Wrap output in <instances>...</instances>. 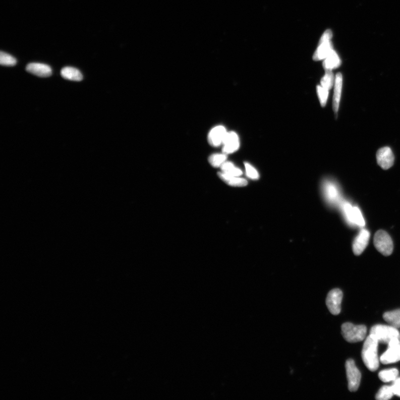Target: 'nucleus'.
Here are the masks:
<instances>
[{"instance_id": "f257e3e1", "label": "nucleus", "mask_w": 400, "mask_h": 400, "mask_svg": "<svg viewBox=\"0 0 400 400\" xmlns=\"http://www.w3.org/2000/svg\"><path fill=\"white\" fill-rule=\"evenodd\" d=\"M378 345H379V341L370 335L366 338L363 345V360L367 368L371 371L377 370L379 367Z\"/></svg>"}, {"instance_id": "f03ea898", "label": "nucleus", "mask_w": 400, "mask_h": 400, "mask_svg": "<svg viewBox=\"0 0 400 400\" xmlns=\"http://www.w3.org/2000/svg\"><path fill=\"white\" fill-rule=\"evenodd\" d=\"M370 333L379 342L387 344L400 335L397 328L391 325H376L371 328Z\"/></svg>"}, {"instance_id": "7ed1b4c3", "label": "nucleus", "mask_w": 400, "mask_h": 400, "mask_svg": "<svg viewBox=\"0 0 400 400\" xmlns=\"http://www.w3.org/2000/svg\"><path fill=\"white\" fill-rule=\"evenodd\" d=\"M342 335L349 342L355 343L362 341L367 333V328L364 325H355L352 323H345L341 326Z\"/></svg>"}, {"instance_id": "20e7f679", "label": "nucleus", "mask_w": 400, "mask_h": 400, "mask_svg": "<svg viewBox=\"0 0 400 400\" xmlns=\"http://www.w3.org/2000/svg\"><path fill=\"white\" fill-rule=\"evenodd\" d=\"M374 243L377 250L383 255L388 256L392 254L393 250L392 240L387 232L379 230L375 234Z\"/></svg>"}, {"instance_id": "39448f33", "label": "nucleus", "mask_w": 400, "mask_h": 400, "mask_svg": "<svg viewBox=\"0 0 400 400\" xmlns=\"http://www.w3.org/2000/svg\"><path fill=\"white\" fill-rule=\"evenodd\" d=\"M332 36L331 30H327L322 36L319 46L315 52L313 59L315 61H319L326 59L332 50V45L331 39Z\"/></svg>"}, {"instance_id": "423d86ee", "label": "nucleus", "mask_w": 400, "mask_h": 400, "mask_svg": "<svg viewBox=\"0 0 400 400\" xmlns=\"http://www.w3.org/2000/svg\"><path fill=\"white\" fill-rule=\"evenodd\" d=\"M400 361V339L395 338L388 344V349L380 358L383 364H389Z\"/></svg>"}, {"instance_id": "0eeeda50", "label": "nucleus", "mask_w": 400, "mask_h": 400, "mask_svg": "<svg viewBox=\"0 0 400 400\" xmlns=\"http://www.w3.org/2000/svg\"><path fill=\"white\" fill-rule=\"evenodd\" d=\"M346 370L349 390L353 392L357 391L360 386L361 375L353 359L347 361Z\"/></svg>"}, {"instance_id": "6e6552de", "label": "nucleus", "mask_w": 400, "mask_h": 400, "mask_svg": "<svg viewBox=\"0 0 400 400\" xmlns=\"http://www.w3.org/2000/svg\"><path fill=\"white\" fill-rule=\"evenodd\" d=\"M343 294L341 290L333 289L328 293L326 303L328 310L332 315H337L340 313Z\"/></svg>"}, {"instance_id": "1a4fd4ad", "label": "nucleus", "mask_w": 400, "mask_h": 400, "mask_svg": "<svg viewBox=\"0 0 400 400\" xmlns=\"http://www.w3.org/2000/svg\"><path fill=\"white\" fill-rule=\"evenodd\" d=\"M322 189L325 200L330 204H336L339 199L338 188L336 184L330 180L323 182Z\"/></svg>"}, {"instance_id": "9d476101", "label": "nucleus", "mask_w": 400, "mask_h": 400, "mask_svg": "<svg viewBox=\"0 0 400 400\" xmlns=\"http://www.w3.org/2000/svg\"><path fill=\"white\" fill-rule=\"evenodd\" d=\"M343 210L348 220L351 222L358 224L360 226H364L365 222L359 208L353 207L348 202L343 205Z\"/></svg>"}, {"instance_id": "9b49d317", "label": "nucleus", "mask_w": 400, "mask_h": 400, "mask_svg": "<svg viewBox=\"0 0 400 400\" xmlns=\"http://www.w3.org/2000/svg\"><path fill=\"white\" fill-rule=\"evenodd\" d=\"M376 158L378 164L383 169L391 168L394 161L393 153L389 147H384L378 150Z\"/></svg>"}, {"instance_id": "f8f14e48", "label": "nucleus", "mask_w": 400, "mask_h": 400, "mask_svg": "<svg viewBox=\"0 0 400 400\" xmlns=\"http://www.w3.org/2000/svg\"><path fill=\"white\" fill-rule=\"evenodd\" d=\"M370 234L366 229L361 230L353 244L354 253L356 256L360 255L366 249L369 244Z\"/></svg>"}, {"instance_id": "ddd939ff", "label": "nucleus", "mask_w": 400, "mask_h": 400, "mask_svg": "<svg viewBox=\"0 0 400 400\" xmlns=\"http://www.w3.org/2000/svg\"><path fill=\"white\" fill-rule=\"evenodd\" d=\"M222 145L223 153L226 155L237 151L240 147V140L238 134L234 131L227 133Z\"/></svg>"}, {"instance_id": "4468645a", "label": "nucleus", "mask_w": 400, "mask_h": 400, "mask_svg": "<svg viewBox=\"0 0 400 400\" xmlns=\"http://www.w3.org/2000/svg\"><path fill=\"white\" fill-rule=\"evenodd\" d=\"M227 133L226 129L222 126H217L210 131L208 135V142L213 147L220 146L222 145Z\"/></svg>"}, {"instance_id": "2eb2a0df", "label": "nucleus", "mask_w": 400, "mask_h": 400, "mask_svg": "<svg viewBox=\"0 0 400 400\" xmlns=\"http://www.w3.org/2000/svg\"><path fill=\"white\" fill-rule=\"evenodd\" d=\"M26 71L40 78H47L52 75V69L49 66L40 63H30L27 65Z\"/></svg>"}, {"instance_id": "dca6fc26", "label": "nucleus", "mask_w": 400, "mask_h": 400, "mask_svg": "<svg viewBox=\"0 0 400 400\" xmlns=\"http://www.w3.org/2000/svg\"><path fill=\"white\" fill-rule=\"evenodd\" d=\"M342 75L341 73L337 74L334 84V95L333 98V109L336 113L338 112L339 103H340L342 88Z\"/></svg>"}, {"instance_id": "f3484780", "label": "nucleus", "mask_w": 400, "mask_h": 400, "mask_svg": "<svg viewBox=\"0 0 400 400\" xmlns=\"http://www.w3.org/2000/svg\"><path fill=\"white\" fill-rule=\"evenodd\" d=\"M341 64L340 59H339L336 52L332 50L325 59L324 63H323V67H324L326 71H332L333 69L338 68Z\"/></svg>"}, {"instance_id": "a211bd4d", "label": "nucleus", "mask_w": 400, "mask_h": 400, "mask_svg": "<svg viewBox=\"0 0 400 400\" xmlns=\"http://www.w3.org/2000/svg\"><path fill=\"white\" fill-rule=\"evenodd\" d=\"M218 175L219 178L223 181L224 182L230 186L242 187V186H245L248 184L247 180L244 178L229 176V175L222 172L218 173Z\"/></svg>"}, {"instance_id": "6ab92c4d", "label": "nucleus", "mask_w": 400, "mask_h": 400, "mask_svg": "<svg viewBox=\"0 0 400 400\" xmlns=\"http://www.w3.org/2000/svg\"><path fill=\"white\" fill-rule=\"evenodd\" d=\"M61 75L65 79L80 81L83 79V75L80 71L72 67H65L61 71Z\"/></svg>"}, {"instance_id": "aec40b11", "label": "nucleus", "mask_w": 400, "mask_h": 400, "mask_svg": "<svg viewBox=\"0 0 400 400\" xmlns=\"http://www.w3.org/2000/svg\"><path fill=\"white\" fill-rule=\"evenodd\" d=\"M384 319L391 326L400 327V309L385 312L383 316Z\"/></svg>"}, {"instance_id": "412c9836", "label": "nucleus", "mask_w": 400, "mask_h": 400, "mask_svg": "<svg viewBox=\"0 0 400 400\" xmlns=\"http://www.w3.org/2000/svg\"><path fill=\"white\" fill-rule=\"evenodd\" d=\"M220 168L222 173L226 174L229 176L240 177L243 174L242 169L235 166L234 163L231 162L226 161L224 162Z\"/></svg>"}, {"instance_id": "4be33fe9", "label": "nucleus", "mask_w": 400, "mask_h": 400, "mask_svg": "<svg viewBox=\"0 0 400 400\" xmlns=\"http://www.w3.org/2000/svg\"><path fill=\"white\" fill-rule=\"evenodd\" d=\"M398 371L396 369L384 370L379 372V377L383 382H393L398 377Z\"/></svg>"}, {"instance_id": "5701e85b", "label": "nucleus", "mask_w": 400, "mask_h": 400, "mask_svg": "<svg viewBox=\"0 0 400 400\" xmlns=\"http://www.w3.org/2000/svg\"><path fill=\"white\" fill-rule=\"evenodd\" d=\"M227 158V156L225 153H215L210 156L209 162L213 167H220L222 164L226 161Z\"/></svg>"}, {"instance_id": "b1692460", "label": "nucleus", "mask_w": 400, "mask_h": 400, "mask_svg": "<svg viewBox=\"0 0 400 400\" xmlns=\"http://www.w3.org/2000/svg\"><path fill=\"white\" fill-rule=\"evenodd\" d=\"M335 79H334V76L332 71L327 70L326 71L325 75L321 80V86L330 90L332 88L334 84H335Z\"/></svg>"}, {"instance_id": "393cba45", "label": "nucleus", "mask_w": 400, "mask_h": 400, "mask_svg": "<svg viewBox=\"0 0 400 400\" xmlns=\"http://www.w3.org/2000/svg\"><path fill=\"white\" fill-rule=\"evenodd\" d=\"M394 395L391 386H383L376 394V399L378 400H387Z\"/></svg>"}, {"instance_id": "a878e982", "label": "nucleus", "mask_w": 400, "mask_h": 400, "mask_svg": "<svg viewBox=\"0 0 400 400\" xmlns=\"http://www.w3.org/2000/svg\"><path fill=\"white\" fill-rule=\"evenodd\" d=\"M17 61L15 58L11 56L7 53L3 52H0V64L3 66H7V67H14Z\"/></svg>"}, {"instance_id": "bb28decb", "label": "nucleus", "mask_w": 400, "mask_h": 400, "mask_svg": "<svg viewBox=\"0 0 400 400\" xmlns=\"http://www.w3.org/2000/svg\"><path fill=\"white\" fill-rule=\"evenodd\" d=\"M328 91L329 90L324 88L322 86L319 85L317 86V95L319 96L321 105L323 107H325L326 105L328 94H329Z\"/></svg>"}, {"instance_id": "cd10ccee", "label": "nucleus", "mask_w": 400, "mask_h": 400, "mask_svg": "<svg viewBox=\"0 0 400 400\" xmlns=\"http://www.w3.org/2000/svg\"><path fill=\"white\" fill-rule=\"evenodd\" d=\"M245 166L246 168V174L249 178L252 180H257L259 179V174L256 169L249 163L245 162Z\"/></svg>"}, {"instance_id": "c85d7f7f", "label": "nucleus", "mask_w": 400, "mask_h": 400, "mask_svg": "<svg viewBox=\"0 0 400 400\" xmlns=\"http://www.w3.org/2000/svg\"><path fill=\"white\" fill-rule=\"evenodd\" d=\"M391 387L394 394L400 397V377L393 381Z\"/></svg>"}, {"instance_id": "c756f323", "label": "nucleus", "mask_w": 400, "mask_h": 400, "mask_svg": "<svg viewBox=\"0 0 400 400\" xmlns=\"http://www.w3.org/2000/svg\"><path fill=\"white\" fill-rule=\"evenodd\" d=\"M399 339H400V335H399Z\"/></svg>"}]
</instances>
